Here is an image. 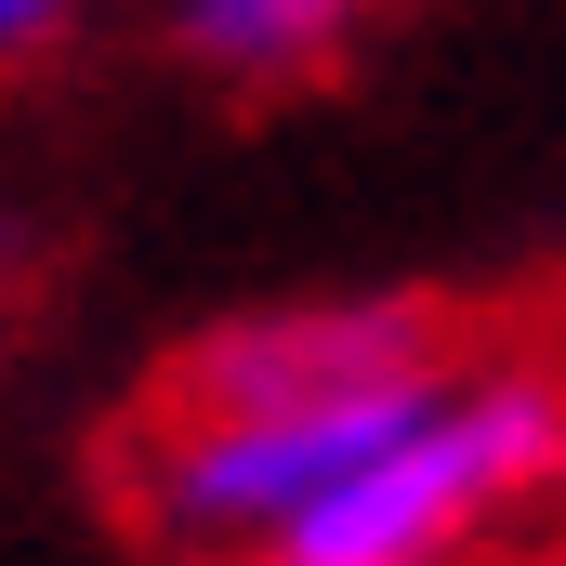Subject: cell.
Segmentation results:
<instances>
[{"label":"cell","instance_id":"cell-1","mask_svg":"<svg viewBox=\"0 0 566 566\" xmlns=\"http://www.w3.org/2000/svg\"><path fill=\"white\" fill-rule=\"evenodd\" d=\"M554 488H566V369L448 356L409 396V422L277 541V566H474Z\"/></svg>","mask_w":566,"mask_h":566},{"label":"cell","instance_id":"cell-3","mask_svg":"<svg viewBox=\"0 0 566 566\" xmlns=\"http://www.w3.org/2000/svg\"><path fill=\"white\" fill-rule=\"evenodd\" d=\"M66 27H80V0H0V80H13V66H40Z\"/></svg>","mask_w":566,"mask_h":566},{"label":"cell","instance_id":"cell-4","mask_svg":"<svg viewBox=\"0 0 566 566\" xmlns=\"http://www.w3.org/2000/svg\"><path fill=\"white\" fill-rule=\"evenodd\" d=\"M251 566H277V554H251Z\"/></svg>","mask_w":566,"mask_h":566},{"label":"cell","instance_id":"cell-2","mask_svg":"<svg viewBox=\"0 0 566 566\" xmlns=\"http://www.w3.org/2000/svg\"><path fill=\"white\" fill-rule=\"evenodd\" d=\"M369 27V0H171V53L224 93H290L316 66H343Z\"/></svg>","mask_w":566,"mask_h":566}]
</instances>
